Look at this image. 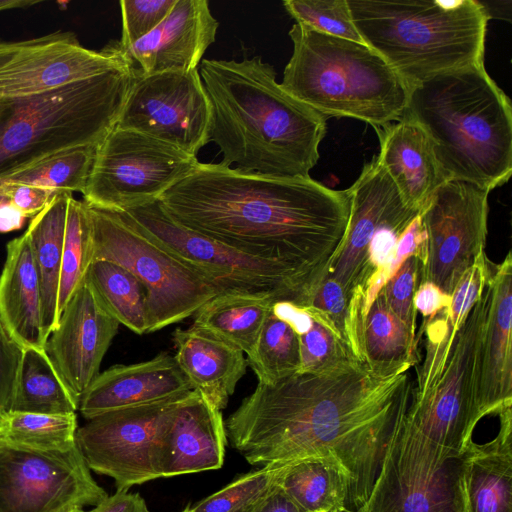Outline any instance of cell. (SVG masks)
<instances>
[{
  "label": "cell",
  "instance_id": "1",
  "mask_svg": "<svg viewBox=\"0 0 512 512\" xmlns=\"http://www.w3.org/2000/svg\"><path fill=\"white\" fill-rule=\"evenodd\" d=\"M412 365L373 369L351 359L258 383L225 421L227 440L252 465L325 460L346 476L348 509L367 499L385 445L408 405Z\"/></svg>",
  "mask_w": 512,
  "mask_h": 512
},
{
  "label": "cell",
  "instance_id": "2",
  "mask_svg": "<svg viewBox=\"0 0 512 512\" xmlns=\"http://www.w3.org/2000/svg\"><path fill=\"white\" fill-rule=\"evenodd\" d=\"M178 224L241 251L283 260L310 275H327L350 217L348 190L311 177L245 173L199 163L160 198Z\"/></svg>",
  "mask_w": 512,
  "mask_h": 512
},
{
  "label": "cell",
  "instance_id": "3",
  "mask_svg": "<svg viewBox=\"0 0 512 512\" xmlns=\"http://www.w3.org/2000/svg\"><path fill=\"white\" fill-rule=\"evenodd\" d=\"M200 77L211 106L209 142L221 163L245 173L310 177L327 117L286 92L261 56L204 59Z\"/></svg>",
  "mask_w": 512,
  "mask_h": 512
},
{
  "label": "cell",
  "instance_id": "4",
  "mask_svg": "<svg viewBox=\"0 0 512 512\" xmlns=\"http://www.w3.org/2000/svg\"><path fill=\"white\" fill-rule=\"evenodd\" d=\"M404 118L428 135L445 180L491 191L512 174V108L484 61L410 87Z\"/></svg>",
  "mask_w": 512,
  "mask_h": 512
},
{
  "label": "cell",
  "instance_id": "5",
  "mask_svg": "<svg viewBox=\"0 0 512 512\" xmlns=\"http://www.w3.org/2000/svg\"><path fill=\"white\" fill-rule=\"evenodd\" d=\"M490 306L486 283L461 323L445 308L423 319L415 341L424 358L415 366L405 419L443 459L461 457L482 419L478 389L483 335Z\"/></svg>",
  "mask_w": 512,
  "mask_h": 512
},
{
  "label": "cell",
  "instance_id": "6",
  "mask_svg": "<svg viewBox=\"0 0 512 512\" xmlns=\"http://www.w3.org/2000/svg\"><path fill=\"white\" fill-rule=\"evenodd\" d=\"M362 40L409 87L484 61L490 18L476 0H347Z\"/></svg>",
  "mask_w": 512,
  "mask_h": 512
},
{
  "label": "cell",
  "instance_id": "7",
  "mask_svg": "<svg viewBox=\"0 0 512 512\" xmlns=\"http://www.w3.org/2000/svg\"><path fill=\"white\" fill-rule=\"evenodd\" d=\"M293 53L280 85L329 117H350L381 127L402 118L410 87L366 43L295 23Z\"/></svg>",
  "mask_w": 512,
  "mask_h": 512
},
{
  "label": "cell",
  "instance_id": "8",
  "mask_svg": "<svg viewBox=\"0 0 512 512\" xmlns=\"http://www.w3.org/2000/svg\"><path fill=\"white\" fill-rule=\"evenodd\" d=\"M135 65L0 102V179L55 154L99 144L116 126Z\"/></svg>",
  "mask_w": 512,
  "mask_h": 512
},
{
  "label": "cell",
  "instance_id": "9",
  "mask_svg": "<svg viewBox=\"0 0 512 512\" xmlns=\"http://www.w3.org/2000/svg\"><path fill=\"white\" fill-rule=\"evenodd\" d=\"M129 224L223 291L267 293L276 302L302 307L314 279L283 260L253 255L171 219L159 201L117 212Z\"/></svg>",
  "mask_w": 512,
  "mask_h": 512
},
{
  "label": "cell",
  "instance_id": "10",
  "mask_svg": "<svg viewBox=\"0 0 512 512\" xmlns=\"http://www.w3.org/2000/svg\"><path fill=\"white\" fill-rule=\"evenodd\" d=\"M95 260L133 273L147 294L148 333L182 321L221 291L113 211L87 203Z\"/></svg>",
  "mask_w": 512,
  "mask_h": 512
},
{
  "label": "cell",
  "instance_id": "11",
  "mask_svg": "<svg viewBox=\"0 0 512 512\" xmlns=\"http://www.w3.org/2000/svg\"><path fill=\"white\" fill-rule=\"evenodd\" d=\"M407 406L391 431L366 501L345 512H466L463 455L441 458L406 421Z\"/></svg>",
  "mask_w": 512,
  "mask_h": 512
},
{
  "label": "cell",
  "instance_id": "12",
  "mask_svg": "<svg viewBox=\"0 0 512 512\" xmlns=\"http://www.w3.org/2000/svg\"><path fill=\"white\" fill-rule=\"evenodd\" d=\"M192 393L87 420L77 429L76 443L89 469L111 477L116 491L163 478L168 433Z\"/></svg>",
  "mask_w": 512,
  "mask_h": 512
},
{
  "label": "cell",
  "instance_id": "13",
  "mask_svg": "<svg viewBox=\"0 0 512 512\" xmlns=\"http://www.w3.org/2000/svg\"><path fill=\"white\" fill-rule=\"evenodd\" d=\"M199 163L173 145L115 126L98 145L84 202L113 212L157 202Z\"/></svg>",
  "mask_w": 512,
  "mask_h": 512
},
{
  "label": "cell",
  "instance_id": "14",
  "mask_svg": "<svg viewBox=\"0 0 512 512\" xmlns=\"http://www.w3.org/2000/svg\"><path fill=\"white\" fill-rule=\"evenodd\" d=\"M489 193L459 180H447L434 191L420 212L427 240L419 285L432 283L451 297L484 253Z\"/></svg>",
  "mask_w": 512,
  "mask_h": 512
},
{
  "label": "cell",
  "instance_id": "15",
  "mask_svg": "<svg viewBox=\"0 0 512 512\" xmlns=\"http://www.w3.org/2000/svg\"><path fill=\"white\" fill-rule=\"evenodd\" d=\"M197 156L209 143L211 106L197 69L135 74L116 124Z\"/></svg>",
  "mask_w": 512,
  "mask_h": 512
},
{
  "label": "cell",
  "instance_id": "16",
  "mask_svg": "<svg viewBox=\"0 0 512 512\" xmlns=\"http://www.w3.org/2000/svg\"><path fill=\"white\" fill-rule=\"evenodd\" d=\"M77 443L64 451L0 449V512H67L108 494L91 475Z\"/></svg>",
  "mask_w": 512,
  "mask_h": 512
},
{
  "label": "cell",
  "instance_id": "17",
  "mask_svg": "<svg viewBox=\"0 0 512 512\" xmlns=\"http://www.w3.org/2000/svg\"><path fill=\"white\" fill-rule=\"evenodd\" d=\"M130 63L117 41L95 51L83 47L72 32L0 41V102L38 95Z\"/></svg>",
  "mask_w": 512,
  "mask_h": 512
},
{
  "label": "cell",
  "instance_id": "18",
  "mask_svg": "<svg viewBox=\"0 0 512 512\" xmlns=\"http://www.w3.org/2000/svg\"><path fill=\"white\" fill-rule=\"evenodd\" d=\"M347 190L351 200L349 222L326 277L338 282L351 299L357 292L366 293L375 273L369 247L377 230L392 220L419 212L403 201L377 157L363 166Z\"/></svg>",
  "mask_w": 512,
  "mask_h": 512
},
{
  "label": "cell",
  "instance_id": "19",
  "mask_svg": "<svg viewBox=\"0 0 512 512\" xmlns=\"http://www.w3.org/2000/svg\"><path fill=\"white\" fill-rule=\"evenodd\" d=\"M119 325L87 280L62 310L45 350L78 402L100 373Z\"/></svg>",
  "mask_w": 512,
  "mask_h": 512
},
{
  "label": "cell",
  "instance_id": "20",
  "mask_svg": "<svg viewBox=\"0 0 512 512\" xmlns=\"http://www.w3.org/2000/svg\"><path fill=\"white\" fill-rule=\"evenodd\" d=\"M218 27L207 0H177L155 29L119 49L142 74L189 71L198 68Z\"/></svg>",
  "mask_w": 512,
  "mask_h": 512
},
{
  "label": "cell",
  "instance_id": "21",
  "mask_svg": "<svg viewBox=\"0 0 512 512\" xmlns=\"http://www.w3.org/2000/svg\"><path fill=\"white\" fill-rule=\"evenodd\" d=\"M194 390L174 356L110 367L93 380L79 401L87 420L106 412L159 402Z\"/></svg>",
  "mask_w": 512,
  "mask_h": 512
},
{
  "label": "cell",
  "instance_id": "22",
  "mask_svg": "<svg viewBox=\"0 0 512 512\" xmlns=\"http://www.w3.org/2000/svg\"><path fill=\"white\" fill-rule=\"evenodd\" d=\"M490 306L481 345L478 399L482 418L512 406V257L493 263Z\"/></svg>",
  "mask_w": 512,
  "mask_h": 512
},
{
  "label": "cell",
  "instance_id": "23",
  "mask_svg": "<svg viewBox=\"0 0 512 512\" xmlns=\"http://www.w3.org/2000/svg\"><path fill=\"white\" fill-rule=\"evenodd\" d=\"M380 146L378 162L397 187L403 201L419 213L446 180L424 129L402 117L374 127Z\"/></svg>",
  "mask_w": 512,
  "mask_h": 512
},
{
  "label": "cell",
  "instance_id": "24",
  "mask_svg": "<svg viewBox=\"0 0 512 512\" xmlns=\"http://www.w3.org/2000/svg\"><path fill=\"white\" fill-rule=\"evenodd\" d=\"M226 444L222 411L193 390L168 433L164 478L221 468Z\"/></svg>",
  "mask_w": 512,
  "mask_h": 512
},
{
  "label": "cell",
  "instance_id": "25",
  "mask_svg": "<svg viewBox=\"0 0 512 512\" xmlns=\"http://www.w3.org/2000/svg\"><path fill=\"white\" fill-rule=\"evenodd\" d=\"M175 359L192 388L222 411L245 375L244 352L191 326L172 335Z\"/></svg>",
  "mask_w": 512,
  "mask_h": 512
},
{
  "label": "cell",
  "instance_id": "26",
  "mask_svg": "<svg viewBox=\"0 0 512 512\" xmlns=\"http://www.w3.org/2000/svg\"><path fill=\"white\" fill-rule=\"evenodd\" d=\"M0 320L21 349H45L40 284L26 233L6 246L0 273Z\"/></svg>",
  "mask_w": 512,
  "mask_h": 512
},
{
  "label": "cell",
  "instance_id": "27",
  "mask_svg": "<svg viewBox=\"0 0 512 512\" xmlns=\"http://www.w3.org/2000/svg\"><path fill=\"white\" fill-rule=\"evenodd\" d=\"M499 431L489 442H471L463 454L466 512H512V410L498 413Z\"/></svg>",
  "mask_w": 512,
  "mask_h": 512
},
{
  "label": "cell",
  "instance_id": "28",
  "mask_svg": "<svg viewBox=\"0 0 512 512\" xmlns=\"http://www.w3.org/2000/svg\"><path fill=\"white\" fill-rule=\"evenodd\" d=\"M275 303L267 293L223 291L194 313L193 326L248 354Z\"/></svg>",
  "mask_w": 512,
  "mask_h": 512
},
{
  "label": "cell",
  "instance_id": "29",
  "mask_svg": "<svg viewBox=\"0 0 512 512\" xmlns=\"http://www.w3.org/2000/svg\"><path fill=\"white\" fill-rule=\"evenodd\" d=\"M69 193L57 194L29 223V239L38 274L42 328L46 341L58 325V289Z\"/></svg>",
  "mask_w": 512,
  "mask_h": 512
},
{
  "label": "cell",
  "instance_id": "30",
  "mask_svg": "<svg viewBox=\"0 0 512 512\" xmlns=\"http://www.w3.org/2000/svg\"><path fill=\"white\" fill-rule=\"evenodd\" d=\"M73 396L45 349H22L10 411L51 415L76 413Z\"/></svg>",
  "mask_w": 512,
  "mask_h": 512
},
{
  "label": "cell",
  "instance_id": "31",
  "mask_svg": "<svg viewBox=\"0 0 512 512\" xmlns=\"http://www.w3.org/2000/svg\"><path fill=\"white\" fill-rule=\"evenodd\" d=\"M277 484L305 512H345L349 485L335 464L305 460L284 465Z\"/></svg>",
  "mask_w": 512,
  "mask_h": 512
},
{
  "label": "cell",
  "instance_id": "32",
  "mask_svg": "<svg viewBox=\"0 0 512 512\" xmlns=\"http://www.w3.org/2000/svg\"><path fill=\"white\" fill-rule=\"evenodd\" d=\"M415 336L388 307L380 291L364 320L363 353L373 369L394 371L419 360Z\"/></svg>",
  "mask_w": 512,
  "mask_h": 512
},
{
  "label": "cell",
  "instance_id": "33",
  "mask_svg": "<svg viewBox=\"0 0 512 512\" xmlns=\"http://www.w3.org/2000/svg\"><path fill=\"white\" fill-rule=\"evenodd\" d=\"M86 280L120 324L139 335L148 333L147 294L133 273L115 262L95 260Z\"/></svg>",
  "mask_w": 512,
  "mask_h": 512
},
{
  "label": "cell",
  "instance_id": "34",
  "mask_svg": "<svg viewBox=\"0 0 512 512\" xmlns=\"http://www.w3.org/2000/svg\"><path fill=\"white\" fill-rule=\"evenodd\" d=\"M76 413L64 415L9 411L0 418L4 445L34 451H64L76 444Z\"/></svg>",
  "mask_w": 512,
  "mask_h": 512
},
{
  "label": "cell",
  "instance_id": "35",
  "mask_svg": "<svg viewBox=\"0 0 512 512\" xmlns=\"http://www.w3.org/2000/svg\"><path fill=\"white\" fill-rule=\"evenodd\" d=\"M94 247L92 228L84 201L69 196L58 289V316L75 292L85 283Z\"/></svg>",
  "mask_w": 512,
  "mask_h": 512
},
{
  "label": "cell",
  "instance_id": "36",
  "mask_svg": "<svg viewBox=\"0 0 512 512\" xmlns=\"http://www.w3.org/2000/svg\"><path fill=\"white\" fill-rule=\"evenodd\" d=\"M246 360L258 383L274 384L299 371V335L271 311Z\"/></svg>",
  "mask_w": 512,
  "mask_h": 512
},
{
  "label": "cell",
  "instance_id": "37",
  "mask_svg": "<svg viewBox=\"0 0 512 512\" xmlns=\"http://www.w3.org/2000/svg\"><path fill=\"white\" fill-rule=\"evenodd\" d=\"M98 145L82 146L55 154L0 179L1 183L31 184L58 193L84 192Z\"/></svg>",
  "mask_w": 512,
  "mask_h": 512
},
{
  "label": "cell",
  "instance_id": "38",
  "mask_svg": "<svg viewBox=\"0 0 512 512\" xmlns=\"http://www.w3.org/2000/svg\"><path fill=\"white\" fill-rule=\"evenodd\" d=\"M283 467L262 466L245 473L190 507L193 512H243L277 484Z\"/></svg>",
  "mask_w": 512,
  "mask_h": 512
},
{
  "label": "cell",
  "instance_id": "39",
  "mask_svg": "<svg viewBox=\"0 0 512 512\" xmlns=\"http://www.w3.org/2000/svg\"><path fill=\"white\" fill-rule=\"evenodd\" d=\"M283 6L298 24L365 43L354 25L347 0H285Z\"/></svg>",
  "mask_w": 512,
  "mask_h": 512
},
{
  "label": "cell",
  "instance_id": "40",
  "mask_svg": "<svg viewBox=\"0 0 512 512\" xmlns=\"http://www.w3.org/2000/svg\"><path fill=\"white\" fill-rule=\"evenodd\" d=\"M299 346L300 368L298 372H320L356 359L346 344L326 326L314 319L311 328L299 335Z\"/></svg>",
  "mask_w": 512,
  "mask_h": 512
},
{
  "label": "cell",
  "instance_id": "41",
  "mask_svg": "<svg viewBox=\"0 0 512 512\" xmlns=\"http://www.w3.org/2000/svg\"><path fill=\"white\" fill-rule=\"evenodd\" d=\"M421 262L409 256L381 289L391 311L416 337V315L414 297L419 286Z\"/></svg>",
  "mask_w": 512,
  "mask_h": 512
},
{
  "label": "cell",
  "instance_id": "42",
  "mask_svg": "<svg viewBox=\"0 0 512 512\" xmlns=\"http://www.w3.org/2000/svg\"><path fill=\"white\" fill-rule=\"evenodd\" d=\"M177 0H122V35L118 41L124 50L155 29L169 14Z\"/></svg>",
  "mask_w": 512,
  "mask_h": 512
},
{
  "label": "cell",
  "instance_id": "43",
  "mask_svg": "<svg viewBox=\"0 0 512 512\" xmlns=\"http://www.w3.org/2000/svg\"><path fill=\"white\" fill-rule=\"evenodd\" d=\"M493 262L482 253L473 266L463 275L451 295L450 315L461 323L482 293L491 274Z\"/></svg>",
  "mask_w": 512,
  "mask_h": 512
},
{
  "label": "cell",
  "instance_id": "44",
  "mask_svg": "<svg viewBox=\"0 0 512 512\" xmlns=\"http://www.w3.org/2000/svg\"><path fill=\"white\" fill-rule=\"evenodd\" d=\"M21 353L0 320V418L11 408Z\"/></svg>",
  "mask_w": 512,
  "mask_h": 512
},
{
  "label": "cell",
  "instance_id": "45",
  "mask_svg": "<svg viewBox=\"0 0 512 512\" xmlns=\"http://www.w3.org/2000/svg\"><path fill=\"white\" fill-rule=\"evenodd\" d=\"M10 186V203L18 208L25 217H35L59 194L52 189L38 185L15 184Z\"/></svg>",
  "mask_w": 512,
  "mask_h": 512
},
{
  "label": "cell",
  "instance_id": "46",
  "mask_svg": "<svg viewBox=\"0 0 512 512\" xmlns=\"http://www.w3.org/2000/svg\"><path fill=\"white\" fill-rule=\"evenodd\" d=\"M451 297L444 294L434 284L426 282L418 286L414 297L416 312H420L423 319L435 315L437 312L450 308Z\"/></svg>",
  "mask_w": 512,
  "mask_h": 512
},
{
  "label": "cell",
  "instance_id": "47",
  "mask_svg": "<svg viewBox=\"0 0 512 512\" xmlns=\"http://www.w3.org/2000/svg\"><path fill=\"white\" fill-rule=\"evenodd\" d=\"M88 512H149V509L138 493L116 491Z\"/></svg>",
  "mask_w": 512,
  "mask_h": 512
},
{
  "label": "cell",
  "instance_id": "48",
  "mask_svg": "<svg viewBox=\"0 0 512 512\" xmlns=\"http://www.w3.org/2000/svg\"><path fill=\"white\" fill-rule=\"evenodd\" d=\"M243 512H305L276 484L264 497Z\"/></svg>",
  "mask_w": 512,
  "mask_h": 512
},
{
  "label": "cell",
  "instance_id": "49",
  "mask_svg": "<svg viewBox=\"0 0 512 512\" xmlns=\"http://www.w3.org/2000/svg\"><path fill=\"white\" fill-rule=\"evenodd\" d=\"M272 311L280 318L287 321L298 333L307 332L312 325L313 319L303 309L289 302H277L273 305Z\"/></svg>",
  "mask_w": 512,
  "mask_h": 512
},
{
  "label": "cell",
  "instance_id": "50",
  "mask_svg": "<svg viewBox=\"0 0 512 512\" xmlns=\"http://www.w3.org/2000/svg\"><path fill=\"white\" fill-rule=\"evenodd\" d=\"M25 218V215L11 203L0 206V232L6 233L20 229Z\"/></svg>",
  "mask_w": 512,
  "mask_h": 512
},
{
  "label": "cell",
  "instance_id": "51",
  "mask_svg": "<svg viewBox=\"0 0 512 512\" xmlns=\"http://www.w3.org/2000/svg\"><path fill=\"white\" fill-rule=\"evenodd\" d=\"M40 2L34 0H0V12L10 9H25Z\"/></svg>",
  "mask_w": 512,
  "mask_h": 512
},
{
  "label": "cell",
  "instance_id": "52",
  "mask_svg": "<svg viewBox=\"0 0 512 512\" xmlns=\"http://www.w3.org/2000/svg\"><path fill=\"white\" fill-rule=\"evenodd\" d=\"M11 186L0 182V206L10 203Z\"/></svg>",
  "mask_w": 512,
  "mask_h": 512
},
{
  "label": "cell",
  "instance_id": "53",
  "mask_svg": "<svg viewBox=\"0 0 512 512\" xmlns=\"http://www.w3.org/2000/svg\"><path fill=\"white\" fill-rule=\"evenodd\" d=\"M67 512H88V511H85L83 508L77 507V508H73Z\"/></svg>",
  "mask_w": 512,
  "mask_h": 512
},
{
  "label": "cell",
  "instance_id": "54",
  "mask_svg": "<svg viewBox=\"0 0 512 512\" xmlns=\"http://www.w3.org/2000/svg\"><path fill=\"white\" fill-rule=\"evenodd\" d=\"M181 512H193L190 506H187L183 511Z\"/></svg>",
  "mask_w": 512,
  "mask_h": 512
},
{
  "label": "cell",
  "instance_id": "55",
  "mask_svg": "<svg viewBox=\"0 0 512 512\" xmlns=\"http://www.w3.org/2000/svg\"><path fill=\"white\" fill-rule=\"evenodd\" d=\"M1 113H2V106L0 104V117H1Z\"/></svg>",
  "mask_w": 512,
  "mask_h": 512
},
{
  "label": "cell",
  "instance_id": "56",
  "mask_svg": "<svg viewBox=\"0 0 512 512\" xmlns=\"http://www.w3.org/2000/svg\"><path fill=\"white\" fill-rule=\"evenodd\" d=\"M3 446V442L0 440V449L2 448Z\"/></svg>",
  "mask_w": 512,
  "mask_h": 512
}]
</instances>
